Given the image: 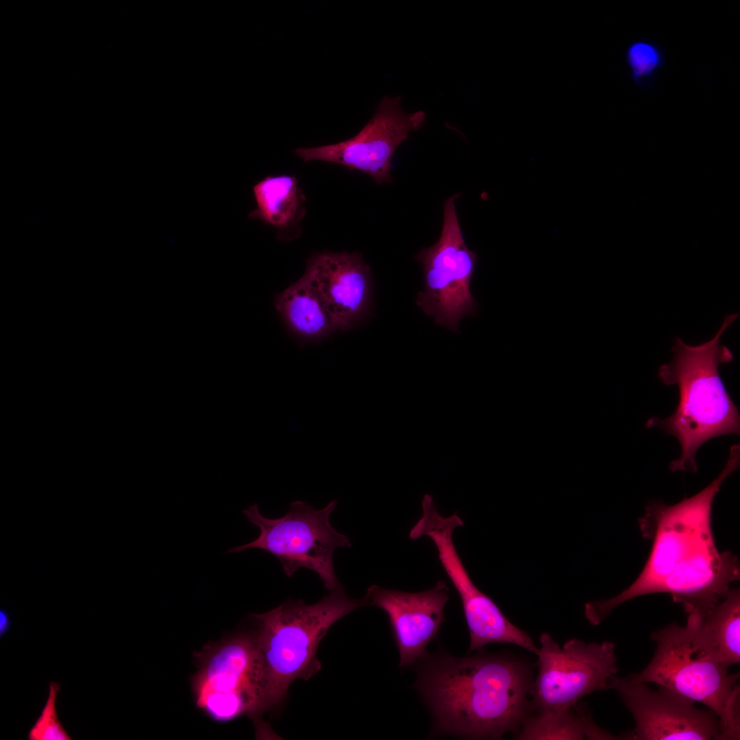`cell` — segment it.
<instances>
[{"mask_svg":"<svg viewBox=\"0 0 740 740\" xmlns=\"http://www.w3.org/2000/svg\"><path fill=\"white\" fill-rule=\"evenodd\" d=\"M740 454L730 450L719 475L695 495L667 506L654 502L640 521L643 534L653 540L648 559L637 578L618 595L591 601L584 615L600 624L617 606L641 595L666 593L689 604L715 591L734 571L737 557L719 552L711 528V509L723 482L739 465Z\"/></svg>","mask_w":740,"mask_h":740,"instance_id":"obj_1","label":"cell"},{"mask_svg":"<svg viewBox=\"0 0 740 740\" xmlns=\"http://www.w3.org/2000/svg\"><path fill=\"white\" fill-rule=\"evenodd\" d=\"M439 732L501 739L526 719L532 683L528 667L504 655L436 656L415 684Z\"/></svg>","mask_w":740,"mask_h":740,"instance_id":"obj_2","label":"cell"},{"mask_svg":"<svg viewBox=\"0 0 740 740\" xmlns=\"http://www.w3.org/2000/svg\"><path fill=\"white\" fill-rule=\"evenodd\" d=\"M738 316L727 315L713 338L701 345H689L676 338L671 348L674 359L658 369V378L665 384L678 386L679 402L671 415L651 417L645 427H659L679 441L680 456L669 464L673 472L695 473L696 452L703 443L721 435L739 434V412L718 371L719 365L733 360L732 352L720 339Z\"/></svg>","mask_w":740,"mask_h":740,"instance_id":"obj_3","label":"cell"},{"mask_svg":"<svg viewBox=\"0 0 740 740\" xmlns=\"http://www.w3.org/2000/svg\"><path fill=\"white\" fill-rule=\"evenodd\" d=\"M365 605L364 599L349 597L341 586L314 604L291 600L267 613L250 615L269 710L284 702L293 681L308 680L319 671L317 652L322 639L334 623Z\"/></svg>","mask_w":740,"mask_h":740,"instance_id":"obj_4","label":"cell"},{"mask_svg":"<svg viewBox=\"0 0 740 740\" xmlns=\"http://www.w3.org/2000/svg\"><path fill=\"white\" fill-rule=\"evenodd\" d=\"M700 616L689 614L685 626L673 623L651 634L655 654L630 682H653L693 701L700 702L718 717L721 740L739 739V674H729L702 633Z\"/></svg>","mask_w":740,"mask_h":740,"instance_id":"obj_5","label":"cell"},{"mask_svg":"<svg viewBox=\"0 0 740 740\" xmlns=\"http://www.w3.org/2000/svg\"><path fill=\"white\" fill-rule=\"evenodd\" d=\"M191 680L197 706L211 719L257 718L269 711L267 682L254 634L208 645L197 656Z\"/></svg>","mask_w":740,"mask_h":740,"instance_id":"obj_6","label":"cell"},{"mask_svg":"<svg viewBox=\"0 0 740 740\" xmlns=\"http://www.w3.org/2000/svg\"><path fill=\"white\" fill-rule=\"evenodd\" d=\"M332 500L323 509L315 510L308 503L295 501L279 519L262 515L254 504L243 511L248 521L259 528L260 535L247 544L230 549L227 553L260 549L275 556L283 571L291 577L299 568L314 571L329 592L341 585L334 570L333 556L338 547H350L349 539L336 531L330 516L337 505Z\"/></svg>","mask_w":740,"mask_h":740,"instance_id":"obj_7","label":"cell"},{"mask_svg":"<svg viewBox=\"0 0 740 740\" xmlns=\"http://www.w3.org/2000/svg\"><path fill=\"white\" fill-rule=\"evenodd\" d=\"M421 508V517L410 530L409 538L417 540L427 536L434 542L442 567L461 600L470 635L469 652L500 643L514 644L536 654L538 648L532 638L510 622L471 580L452 539L455 529L463 526L458 513L441 515L430 494L424 495Z\"/></svg>","mask_w":740,"mask_h":740,"instance_id":"obj_8","label":"cell"},{"mask_svg":"<svg viewBox=\"0 0 740 740\" xmlns=\"http://www.w3.org/2000/svg\"><path fill=\"white\" fill-rule=\"evenodd\" d=\"M460 196L456 193L445 200L439 240L415 258L423 265L425 284L417 304L435 323L458 332L461 319L478 308L470 291L477 255L465 243L455 205Z\"/></svg>","mask_w":740,"mask_h":740,"instance_id":"obj_9","label":"cell"},{"mask_svg":"<svg viewBox=\"0 0 740 740\" xmlns=\"http://www.w3.org/2000/svg\"><path fill=\"white\" fill-rule=\"evenodd\" d=\"M539 641L538 675L531 690L539 713L572 708L581 698L609 689L618 671L613 643L571 639L560 647L546 632Z\"/></svg>","mask_w":740,"mask_h":740,"instance_id":"obj_10","label":"cell"},{"mask_svg":"<svg viewBox=\"0 0 740 740\" xmlns=\"http://www.w3.org/2000/svg\"><path fill=\"white\" fill-rule=\"evenodd\" d=\"M423 111L406 112L402 97L386 95L371 120L352 138L335 144L299 147L293 152L304 162L323 161L361 171L376 184L391 183V162L396 149L426 120Z\"/></svg>","mask_w":740,"mask_h":740,"instance_id":"obj_11","label":"cell"},{"mask_svg":"<svg viewBox=\"0 0 740 740\" xmlns=\"http://www.w3.org/2000/svg\"><path fill=\"white\" fill-rule=\"evenodd\" d=\"M609 689L616 690L635 721L626 739H720L719 722L711 709L694 706L683 695L662 687L657 691L645 683L629 682L626 677L611 678Z\"/></svg>","mask_w":740,"mask_h":740,"instance_id":"obj_12","label":"cell"},{"mask_svg":"<svg viewBox=\"0 0 740 740\" xmlns=\"http://www.w3.org/2000/svg\"><path fill=\"white\" fill-rule=\"evenodd\" d=\"M304 274L320 297L336 330L348 331L367 316L373 280L360 252L313 253Z\"/></svg>","mask_w":740,"mask_h":740,"instance_id":"obj_13","label":"cell"},{"mask_svg":"<svg viewBox=\"0 0 740 740\" xmlns=\"http://www.w3.org/2000/svg\"><path fill=\"white\" fill-rule=\"evenodd\" d=\"M449 597L441 580L426 591L404 592L373 584L364 600L387 615L399 653V665L407 667L421 658L445 621L444 608Z\"/></svg>","mask_w":740,"mask_h":740,"instance_id":"obj_14","label":"cell"},{"mask_svg":"<svg viewBox=\"0 0 740 740\" xmlns=\"http://www.w3.org/2000/svg\"><path fill=\"white\" fill-rule=\"evenodd\" d=\"M256 208L248 217L275 228L277 239L291 241L301 234V224L306 214V196L295 175H269L252 188Z\"/></svg>","mask_w":740,"mask_h":740,"instance_id":"obj_15","label":"cell"},{"mask_svg":"<svg viewBox=\"0 0 740 740\" xmlns=\"http://www.w3.org/2000/svg\"><path fill=\"white\" fill-rule=\"evenodd\" d=\"M275 308L294 334L318 340L336 330L320 297L306 274L275 295Z\"/></svg>","mask_w":740,"mask_h":740,"instance_id":"obj_16","label":"cell"},{"mask_svg":"<svg viewBox=\"0 0 740 740\" xmlns=\"http://www.w3.org/2000/svg\"><path fill=\"white\" fill-rule=\"evenodd\" d=\"M522 729L515 737L521 740L541 739H616L599 728L591 716L575 706L559 711L541 713L526 718Z\"/></svg>","mask_w":740,"mask_h":740,"instance_id":"obj_17","label":"cell"},{"mask_svg":"<svg viewBox=\"0 0 740 740\" xmlns=\"http://www.w3.org/2000/svg\"><path fill=\"white\" fill-rule=\"evenodd\" d=\"M700 629L722 664L728 668L740 661V593L730 589L727 596L706 616Z\"/></svg>","mask_w":740,"mask_h":740,"instance_id":"obj_18","label":"cell"},{"mask_svg":"<svg viewBox=\"0 0 740 740\" xmlns=\"http://www.w3.org/2000/svg\"><path fill=\"white\" fill-rule=\"evenodd\" d=\"M626 60L632 77L638 84L648 82L663 63L659 48L646 41L632 43L628 48Z\"/></svg>","mask_w":740,"mask_h":740,"instance_id":"obj_19","label":"cell"},{"mask_svg":"<svg viewBox=\"0 0 740 740\" xmlns=\"http://www.w3.org/2000/svg\"><path fill=\"white\" fill-rule=\"evenodd\" d=\"M60 684L51 682L45 705L40 717L30 729L29 740H70L71 738L60 722L56 711V699Z\"/></svg>","mask_w":740,"mask_h":740,"instance_id":"obj_20","label":"cell"},{"mask_svg":"<svg viewBox=\"0 0 740 740\" xmlns=\"http://www.w3.org/2000/svg\"><path fill=\"white\" fill-rule=\"evenodd\" d=\"M10 626V621L8 615L4 612L1 610L0 613V637L2 636L9 630Z\"/></svg>","mask_w":740,"mask_h":740,"instance_id":"obj_21","label":"cell"}]
</instances>
